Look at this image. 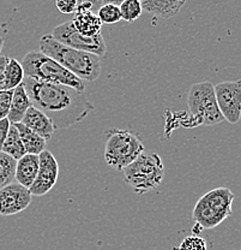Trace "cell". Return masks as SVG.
Instances as JSON below:
<instances>
[{
  "label": "cell",
  "mask_w": 241,
  "mask_h": 250,
  "mask_svg": "<svg viewBox=\"0 0 241 250\" xmlns=\"http://www.w3.org/2000/svg\"><path fill=\"white\" fill-rule=\"evenodd\" d=\"M1 152L14 158L16 161L27 154L24 146H23L22 139L19 136V132H18L17 127L14 124H11V126H10L9 134H7L4 146H2Z\"/></svg>",
  "instance_id": "ac0fdd59"
},
{
  "label": "cell",
  "mask_w": 241,
  "mask_h": 250,
  "mask_svg": "<svg viewBox=\"0 0 241 250\" xmlns=\"http://www.w3.org/2000/svg\"><path fill=\"white\" fill-rule=\"evenodd\" d=\"M14 125L17 127L18 132H19V136L22 139L23 146H24V149L27 154L40 155L41 153L45 152L47 141L43 140L42 137L38 136L37 134H35L30 129H28L24 124L17 123Z\"/></svg>",
  "instance_id": "e0dca14e"
},
{
  "label": "cell",
  "mask_w": 241,
  "mask_h": 250,
  "mask_svg": "<svg viewBox=\"0 0 241 250\" xmlns=\"http://www.w3.org/2000/svg\"><path fill=\"white\" fill-rule=\"evenodd\" d=\"M97 17L100 18L102 24H114V23L120 22L121 15L119 5L114 2H106L98 9Z\"/></svg>",
  "instance_id": "7402d4cb"
},
{
  "label": "cell",
  "mask_w": 241,
  "mask_h": 250,
  "mask_svg": "<svg viewBox=\"0 0 241 250\" xmlns=\"http://www.w3.org/2000/svg\"><path fill=\"white\" fill-rule=\"evenodd\" d=\"M179 250H208V244L204 238L201 236H188L181 242L180 246L178 247Z\"/></svg>",
  "instance_id": "603a6c76"
},
{
  "label": "cell",
  "mask_w": 241,
  "mask_h": 250,
  "mask_svg": "<svg viewBox=\"0 0 241 250\" xmlns=\"http://www.w3.org/2000/svg\"><path fill=\"white\" fill-rule=\"evenodd\" d=\"M20 123L24 124L28 129H30L46 141L51 140L54 131H56L51 119L45 113H42L40 109L35 108L34 106L28 109Z\"/></svg>",
  "instance_id": "4fadbf2b"
},
{
  "label": "cell",
  "mask_w": 241,
  "mask_h": 250,
  "mask_svg": "<svg viewBox=\"0 0 241 250\" xmlns=\"http://www.w3.org/2000/svg\"><path fill=\"white\" fill-rule=\"evenodd\" d=\"M16 164L17 161L14 158L0 152V189L15 182Z\"/></svg>",
  "instance_id": "ffe728a7"
},
{
  "label": "cell",
  "mask_w": 241,
  "mask_h": 250,
  "mask_svg": "<svg viewBox=\"0 0 241 250\" xmlns=\"http://www.w3.org/2000/svg\"><path fill=\"white\" fill-rule=\"evenodd\" d=\"M24 70L22 64L15 58H9L6 69H5L4 90H14L19 87L24 81Z\"/></svg>",
  "instance_id": "d6986e66"
},
{
  "label": "cell",
  "mask_w": 241,
  "mask_h": 250,
  "mask_svg": "<svg viewBox=\"0 0 241 250\" xmlns=\"http://www.w3.org/2000/svg\"><path fill=\"white\" fill-rule=\"evenodd\" d=\"M32 103H30V99L28 96L27 92H25L24 85L22 84L19 87H17L14 90V96H12V104L11 108H10L9 116L7 119L11 124H17L22 122V119L24 118L27 111L32 107Z\"/></svg>",
  "instance_id": "2e32d148"
},
{
  "label": "cell",
  "mask_w": 241,
  "mask_h": 250,
  "mask_svg": "<svg viewBox=\"0 0 241 250\" xmlns=\"http://www.w3.org/2000/svg\"><path fill=\"white\" fill-rule=\"evenodd\" d=\"M24 76L30 80L48 84H61L84 92L85 85L82 80L74 76L54 59L49 58L40 51H30L23 58L22 62Z\"/></svg>",
  "instance_id": "3957f363"
},
{
  "label": "cell",
  "mask_w": 241,
  "mask_h": 250,
  "mask_svg": "<svg viewBox=\"0 0 241 250\" xmlns=\"http://www.w3.org/2000/svg\"><path fill=\"white\" fill-rule=\"evenodd\" d=\"M187 105L193 126H211L224 121L217 106L215 85L211 82H199L191 85L187 94Z\"/></svg>",
  "instance_id": "52a82bcc"
},
{
  "label": "cell",
  "mask_w": 241,
  "mask_h": 250,
  "mask_svg": "<svg viewBox=\"0 0 241 250\" xmlns=\"http://www.w3.org/2000/svg\"><path fill=\"white\" fill-rule=\"evenodd\" d=\"M143 153L144 145L136 132L123 129L106 132L105 160L111 167L124 170Z\"/></svg>",
  "instance_id": "8992f818"
},
{
  "label": "cell",
  "mask_w": 241,
  "mask_h": 250,
  "mask_svg": "<svg viewBox=\"0 0 241 250\" xmlns=\"http://www.w3.org/2000/svg\"><path fill=\"white\" fill-rule=\"evenodd\" d=\"M10 57L7 56H0V92L4 90V83H5V69H6L7 62H9Z\"/></svg>",
  "instance_id": "4316f807"
},
{
  "label": "cell",
  "mask_w": 241,
  "mask_h": 250,
  "mask_svg": "<svg viewBox=\"0 0 241 250\" xmlns=\"http://www.w3.org/2000/svg\"><path fill=\"white\" fill-rule=\"evenodd\" d=\"M10 126H11V123L9 122V119H0V152H1L2 146H4L5 140L7 137V134H9Z\"/></svg>",
  "instance_id": "484cf974"
},
{
  "label": "cell",
  "mask_w": 241,
  "mask_h": 250,
  "mask_svg": "<svg viewBox=\"0 0 241 250\" xmlns=\"http://www.w3.org/2000/svg\"><path fill=\"white\" fill-rule=\"evenodd\" d=\"M23 85L32 105L51 119L56 130L79 123L95 109L85 92H78L66 85L36 82L27 77Z\"/></svg>",
  "instance_id": "6da1fadb"
},
{
  "label": "cell",
  "mask_w": 241,
  "mask_h": 250,
  "mask_svg": "<svg viewBox=\"0 0 241 250\" xmlns=\"http://www.w3.org/2000/svg\"><path fill=\"white\" fill-rule=\"evenodd\" d=\"M52 36L54 38V40H56L61 45L77 49V51L95 54L100 58H102L107 52V47H106L102 34H98L94 38H85L76 30L72 21L56 25L53 29Z\"/></svg>",
  "instance_id": "ba28073f"
},
{
  "label": "cell",
  "mask_w": 241,
  "mask_h": 250,
  "mask_svg": "<svg viewBox=\"0 0 241 250\" xmlns=\"http://www.w3.org/2000/svg\"><path fill=\"white\" fill-rule=\"evenodd\" d=\"M14 90H1L0 92V119H5L9 116Z\"/></svg>",
  "instance_id": "cb8c5ba5"
},
{
  "label": "cell",
  "mask_w": 241,
  "mask_h": 250,
  "mask_svg": "<svg viewBox=\"0 0 241 250\" xmlns=\"http://www.w3.org/2000/svg\"><path fill=\"white\" fill-rule=\"evenodd\" d=\"M40 166V158L35 154H25L16 164V177L15 181L22 187L30 189L35 182Z\"/></svg>",
  "instance_id": "5bb4252c"
},
{
  "label": "cell",
  "mask_w": 241,
  "mask_h": 250,
  "mask_svg": "<svg viewBox=\"0 0 241 250\" xmlns=\"http://www.w3.org/2000/svg\"><path fill=\"white\" fill-rule=\"evenodd\" d=\"M2 47H4V39H2L1 36H0V53H1ZM0 56H1V54H0Z\"/></svg>",
  "instance_id": "83f0119b"
},
{
  "label": "cell",
  "mask_w": 241,
  "mask_h": 250,
  "mask_svg": "<svg viewBox=\"0 0 241 250\" xmlns=\"http://www.w3.org/2000/svg\"><path fill=\"white\" fill-rule=\"evenodd\" d=\"M121 20L125 22H134L143 12L142 2L139 0H124L119 4Z\"/></svg>",
  "instance_id": "44dd1931"
},
{
  "label": "cell",
  "mask_w": 241,
  "mask_h": 250,
  "mask_svg": "<svg viewBox=\"0 0 241 250\" xmlns=\"http://www.w3.org/2000/svg\"><path fill=\"white\" fill-rule=\"evenodd\" d=\"M235 195L228 188H216L205 192L193 208L192 218L201 229H215L233 213Z\"/></svg>",
  "instance_id": "277c9868"
},
{
  "label": "cell",
  "mask_w": 241,
  "mask_h": 250,
  "mask_svg": "<svg viewBox=\"0 0 241 250\" xmlns=\"http://www.w3.org/2000/svg\"><path fill=\"white\" fill-rule=\"evenodd\" d=\"M40 52L59 62L83 82H94L100 77L102 71L100 57L61 45L54 40L52 34L41 36Z\"/></svg>",
  "instance_id": "7a4b0ae2"
},
{
  "label": "cell",
  "mask_w": 241,
  "mask_h": 250,
  "mask_svg": "<svg viewBox=\"0 0 241 250\" xmlns=\"http://www.w3.org/2000/svg\"><path fill=\"white\" fill-rule=\"evenodd\" d=\"M95 2L90 1H78L77 10L74 12V17L72 20L74 27L78 31L80 35L85 38H94L101 33L102 23L97 15L92 11V7L94 6Z\"/></svg>",
  "instance_id": "7c38bea8"
},
{
  "label": "cell",
  "mask_w": 241,
  "mask_h": 250,
  "mask_svg": "<svg viewBox=\"0 0 241 250\" xmlns=\"http://www.w3.org/2000/svg\"><path fill=\"white\" fill-rule=\"evenodd\" d=\"M142 2V7L149 14H154L161 18L174 17L180 12L181 7L186 4L185 0H170V1H163V0H144Z\"/></svg>",
  "instance_id": "9a60e30c"
},
{
  "label": "cell",
  "mask_w": 241,
  "mask_h": 250,
  "mask_svg": "<svg viewBox=\"0 0 241 250\" xmlns=\"http://www.w3.org/2000/svg\"><path fill=\"white\" fill-rule=\"evenodd\" d=\"M32 192L17 182L0 189V215L9 217L23 212L32 202Z\"/></svg>",
  "instance_id": "30bf717a"
},
{
  "label": "cell",
  "mask_w": 241,
  "mask_h": 250,
  "mask_svg": "<svg viewBox=\"0 0 241 250\" xmlns=\"http://www.w3.org/2000/svg\"><path fill=\"white\" fill-rule=\"evenodd\" d=\"M56 5L61 14L69 15L76 12L78 1H76V0H56Z\"/></svg>",
  "instance_id": "d4e9b609"
},
{
  "label": "cell",
  "mask_w": 241,
  "mask_h": 250,
  "mask_svg": "<svg viewBox=\"0 0 241 250\" xmlns=\"http://www.w3.org/2000/svg\"><path fill=\"white\" fill-rule=\"evenodd\" d=\"M120 172L125 183L136 194H147L162 183L165 166L159 154L143 153Z\"/></svg>",
  "instance_id": "5b68a950"
},
{
  "label": "cell",
  "mask_w": 241,
  "mask_h": 250,
  "mask_svg": "<svg viewBox=\"0 0 241 250\" xmlns=\"http://www.w3.org/2000/svg\"><path fill=\"white\" fill-rule=\"evenodd\" d=\"M38 158H40V166H38L37 176L29 189L33 196H43L48 194L52 188L56 186L59 176L58 161L49 150L46 149L38 155Z\"/></svg>",
  "instance_id": "8fae6325"
},
{
  "label": "cell",
  "mask_w": 241,
  "mask_h": 250,
  "mask_svg": "<svg viewBox=\"0 0 241 250\" xmlns=\"http://www.w3.org/2000/svg\"><path fill=\"white\" fill-rule=\"evenodd\" d=\"M217 106L224 121L238 124L241 119V80L225 81L215 85Z\"/></svg>",
  "instance_id": "9c48e42d"
}]
</instances>
